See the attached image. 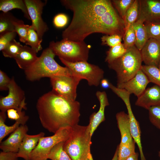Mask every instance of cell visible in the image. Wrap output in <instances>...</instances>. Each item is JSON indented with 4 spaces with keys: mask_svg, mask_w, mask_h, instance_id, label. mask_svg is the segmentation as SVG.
<instances>
[{
    "mask_svg": "<svg viewBox=\"0 0 160 160\" xmlns=\"http://www.w3.org/2000/svg\"><path fill=\"white\" fill-rule=\"evenodd\" d=\"M21 109H16L13 108L8 110L7 112L8 118L15 121L17 120L25 114V112L23 111Z\"/></svg>",
    "mask_w": 160,
    "mask_h": 160,
    "instance_id": "b9f144b4",
    "label": "cell"
},
{
    "mask_svg": "<svg viewBox=\"0 0 160 160\" xmlns=\"http://www.w3.org/2000/svg\"><path fill=\"white\" fill-rule=\"evenodd\" d=\"M44 135V133L43 132L35 135L26 134L17 153L18 157L22 158L25 160H29L31 153L37 145L39 139Z\"/></svg>",
    "mask_w": 160,
    "mask_h": 160,
    "instance_id": "d6986e66",
    "label": "cell"
},
{
    "mask_svg": "<svg viewBox=\"0 0 160 160\" xmlns=\"http://www.w3.org/2000/svg\"><path fill=\"white\" fill-rule=\"evenodd\" d=\"M123 39L124 41L123 44L126 49L135 45V36L132 25L126 30Z\"/></svg>",
    "mask_w": 160,
    "mask_h": 160,
    "instance_id": "8d00e7d4",
    "label": "cell"
},
{
    "mask_svg": "<svg viewBox=\"0 0 160 160\" xmlns=\"http://www.w3.org/2000/svg\"><path fill=\"white\" fill-rule=\"evenodd\" d=\"M159 156L160 158V150L159 152Z\"/></svg>",
    "mask_w": 160,
    "mask_h": 160,
    "instance_id": "7dc6e473",
    "label": "cell"
},
{
    "mask_svg": "<svg viewBox=\"0 0 160 160\" xmlns=\"http://www.w3.org/2000/svg\"><path fill=\"white\" fill-rule=\"evenodd\" d=\"M55 56L49 48L44 49L36 60L24 70L27 80L34 81L44 77L72 75L68 68L61 66L55 61Z\"/></svg>",
    "mask_w": 160,
    "mask_h": 160,
    "instance_id": "3957f363",
    "label": "cell"
},
{
    "mask_svg": "<svg viewBox=\"0 0 160 160\" xmlns=\"http://www.w3.org/2000/svg\"><path fill=\"white\" fill-rule=\"evenodd\" d=\"M8 90V93L7 96H1V111L6 112L8 110L12 108L26 110L25 92L17 84L13 77L11 78Z\"/></svg>",
    "mask_w": 160,
    "mask_h": 160,
    "instance_id": "30bf717a",
    "label": "cell"
},
{
    "mask_svg": "<svg viewBox=\"0 0 160 160\" xmlns=\"http://www.w3.org/2000/svg\"><path fill=\"white\" fill-rule=\"evenodd\" d=\"M72 130L71 127L62 128L52 136L41 137L31 153L29 160H47L52 149L57 144L67 140Z\"/></svg>",
    "mask_w": 160,
    "mask_h": 160,
    "instance_id": "52a82bcc",
    "label": "cell"
},
{
    "mask_svg": "<svg viewBox=\"0 0 160 160\" xmlns=\"http://www.w3.org/2000/svg\"><path fill=\"white\" fill-rule=\"evenodd\" d=\"M61 4L73 12L71 21L63 31V39L84 41L93 33L123 36L124 20L109 0H61Z\"/></svg>",
    "mask_w": 160,
    "mask_h": 160,
    "instance_id": "6da1fadb",
    "label": "cell"
},
{
    "mask_svg": "<svg viewBox=\"0 0 160 160\" xmlns=\"http://www.w3.org/2000/svg\"><path fill=\"white\" fill-rule=\"evenodd\" d=\"M118 148L117 147L115 152L111 160H118Z\"/></svg>",
    "mask_w": 160,
    "mask_h": 160,
    "instance_id": "bcb514c9",
    "label": "cell"
},
{
    "mask_svg": "<svg viewBox=\"0 0 160 160\" xmlns=\"http://www.w3.org/2000/svg\"><path fill=\"white\" fill-rule=\"evenodd\" d=\"M68 20V16L65 14L60 13L56 15L53 20L54 25L58 28L64 27L67 24Z\"/></svg>",
    "mask_w": 160,
    "mask_h": 160,
    "instance_id": "ab89813d",
    "label": "cell"
},
{
    "mask_svg": "<svg viewBox=\"0 0 160 160\" xmlns=\"http://www.w3.org/2000/svg\"><path fill=\"white\" fill-rule=\"evenodd\" d=\"M11 79H10L7 74L1 70H0V90H7L11 82Z\"/></svg>",
    "mask_w": 160,
    "mask_h": 160,
    "instance_id": "60d3db41",
    "label": "cell"
},
{
    "mask_svg": "<svg viewBox=\"0 0 160 160\" xmlns=\"http://www.w3.org/2000/svg\"><path fill=\"white\" fill-rule=\"evenodd\" d=\"M148 110L150 122L160 130V105L151 106Z\"/></svg>",
    "mask_w": 160,
    "mask_h": 160,
    "instance_id": "d590c367",
    "label": "cell"
},
{
    "mask_svg": "<svg viewBox=\"0 0 160 160\" xmlns=\"http://www.w3.org/2000/svg\"><path fill=\"white\" fill-rule=\"evenodd\" d=\"M61 62L68 68L73 75L86 80L90 86L97 87L103 79L104 71L98 65L87 62L72 63L59 58Z\"/></svg>",
    "mask_w": 160,
    "mask_h": 160,
    "instance_id": "ba28073f",
    "label": "cell"
},
{
    "mask_svg": "<svg viewBox=\"0 0 160 160\" xmlns=\"http://www.w3.org/2000/svg\"><path fill=\"white\" fill-rule=\"evenodd\" d=\"M141 69L146 75L150 82L160 86V69L158 67L143 65Z\"/></svg>",
    "mask_w": 160,
    "mask_h": 160,
    "instance_id": "83f0119b",
    "label": "cell"
},
{
    "mask_svg": "<svg viewBox=\"0 0 160 160\" xmlns=\"http://www.w3.org/2000/svg\"><path fill=\"white\" fill-rule=\"evenodd\" d=\"M91 136L88 125H76L63 148L71 160H93L90 152Z\"/></svg>",
    "mask_w": 160,
    "mask_h": 160,
    "instance_id": "277c9868",
    "label": "cell"
},
{
    "mask_svg": "<svg viewBox=\"0 0 160 160\" xmlns=\"http://www.w3.org/2000/svg\"><path fill=\"white\" fill-rule=\"evenodd\" d=\"M49 48L55 55L69 62H87L91 46L84 41H74L63 39L50 41Z\"/></svg>",
    "mask_w": 160,
    "mask_h": 160,
    "instance_id": "8992f818",
    "label": "cell"
},
{
    "mask_svg": "<svg viewBox=\"0 0 160 160\" xmlns=\"http://www.w3.org/2000/svg\"><path fill=\"white\" fill-rule=\"evenodd\" d=\"M28 130L26 125H20L7 139L0 143V149L4 152L17 153L22 140Z\"/></svg>",
    "mask_w": 160,
    "mask_h": 160,
    "instance_id": "2e32d148",
    "label": "cell"
},
{
    "mask_svg": "<svg viewBox=\"0 0 160 160\" xmlns=\"http://www.w3.org/2000/svg\"><path fill=\"white\" fill-rule=\"evenodd\" d=\"M144 20L138 18L132 24L135 36V45L140 51L149 39Z\"/></svg>",
    "mask_w": 160,
    "mask_h": 160,
    "instance_id": "603a6c76",
    "label": "cell"
},
{
    "mask_svg": "<svg viewBox=\"0 0 160 160\" xmlns=\"http://www.w3.org/2000/svg\"><path fill=\"white\" fill-rule=\"evenodd\" d=\"M110 82L108 80L105 79H103L100 81V84L101 87L103 89H107L109 88Z\"/></svg>",
    "mask_w": 160,
    "mask_h": 160,
    "instance_id": "ee69618b",
    "label": "cell"
},
{
    "mask_svg": "<svg viewBox=\"0 0 160 160\" xmlns=\"http://www.w3.org/2000/svg\"><path fill=\"white\" fill-rule=\"evenodd\" d=\"M149 83L148 77L140 69L132 78L126 82L117 83L116 87L126 90L130 94H134L137 97L144 91Z\"/></svg>",
    "mask_w": 160,
    "mask_h": 160,
    "instance_id": "4fadbf2b",
    "label": "cell"
},
{
    "mask_svg": "<svg viewBox=\"0 0 160 160\" xmlns=\"http://www.w3.org/2000/svg\"><path fill=\"white\" fill-rule=\"evenodd\" d=\"M140 52L145 65L158 67L160 63L159 42L153 39H149Z\"/></svg>",
    "mask_w": 160,
    "mask_h": 160,
    "instance_id": "5bb4252c",
    "label": "cell"
},
{
    "mask_svg": "<svg viewBox=\"0 0 160 160\" xmlns=\"http://www.w3.org/2000/svg\"><path fill=\"white\" fill-rule=\"evenodd\" d=\"M148 39H154L160 42V21L144 23Z\"/></svg>",
    "mask_w": 160,
    "mask_h": 160,
    "instance_id": "d6a6232c",
    "label": "cell"
},
{
    "mask_svg": "<svg viewBox=\"0 0 160 160\" xmlns=\"http://www.w3.org/2000/svg\"><path fill=\"white\" fill-rule=\"evenodd\" d=\"M116 95L122 100L127 107L131 135L139 148L141 160H146L143 152L140 124L134 116L131 108L129 99L130 94L125 90L119 89L116 91Z\"/></svg>",
    "mask_w": 160,
    "mask_h": 160,
    "instance_id": "7c38bea8",
    "label": "cell"
},
{
    "mask_svg": "<svg viewBox=\"0 0 160 160\" xmlns=\"http://www.w3.org/2000/svg\"><path fill=\"white\" fill-rule=\"evenodd\" d=\"M127 50L123 44L121 43L110 47L106 52L105 62L108 64L111 63L121 56L126 52Z\"/></svg>",
    "mask_w": 160,
    "mask_h": 160,
    "instance_id": "f546056e",
    "label": "cell"
},
{
    "mask_svg": "<svg viewBox=\"0 0 160 160\" xmlns=\"http://www.w3.org/2000/svg\"><path fill=\"white\" fill-rule=\"evenodd\" d=\"M6 119V112L1 111L0 112V143L3 139L9 134L12 132L20 125L25 124L28 121L29 117L25 115H23L20 119L16 121L12 125L9 126L5 124Z\"/></svg>",
    "mask_w": 160,
    "mask_h": 160,
    "instance_id": "7402d4cb",
    "label": "cell"
},
{
    "mask_svg": "<svg viewBox=\"0 0 160 160\" xmlns=\"http://www.w3.org/2000/svg\"><path fill=\"white\" fill-rule=\"evenodd\" d=\"M122 38V36L118 34L104 35L101 38V44L112 47L121 43Z\"/></svg>",
    "mask_w": 160,
    "mask_h": 160,
    "instance_id": "74e56055",
    "label": "cell"
},
{
    "mask_svg": "<svg viewBox=\"0 0 160 160\" xmlns=\"http://www.w3.org/2000/svg\"><path fill=\"white\" fill-rule=\"evenodd\" d=\"M158 68L159 69H160V63H159V66H158Z\"/></svg>",
    "mask_w": 160,
    "mask_h": 160,
    "instance_id": "c3c4849f",
    "label": "cell"
},
{
    "mask_svg": "<svg viewBox=\"0 0 160 160\" xmlns=\"http://www.w3.org/2000/svg\"><path fill=\"white\" fill-rule=\"evenodd\" d=\"M135 0H113V6L118 12L119 15L124 20L126 12Z\"/></svg>",
    "mask_w": 160,
    "mask_h": 160,
    "instance_id": "836d02e7",
    "label": "cell"
},
{
    "mask_svg": "<svg viewBox=\"0 0 160 160\" xmlns=\"http://www.w3.org/2000/svg\"><path fill=\"white\" fill-rule=\"evenodd\" d=\"M139 14V0H135L127 10L125 16L124 21L126 31L137 20Z\"/></svg>",
    "mask_w": 160,
    "mask_h": 160,
    "instance_id": "484cf974",
    "label": "cell"
},
{
    "mask_svg": "<svg viewBox=\"0 0 160 160\" xmlns=\"http://www.w3.org/2000/svg\"><path fill=\"white\" fill-rule=\"evenodd\" d=\"M17 19L9 12L1 13L0 14V34L8 31H15L14 23Z\"/></svg>",
    "mask_w": 160,
    "mask_h": 160,
    "instance_id": "d4e9b609",
    "label": "cell"
},
{
    "mask_svg": "<svg viewBox=\"0 0 160 160\" xmlns=\"http://www.w3.org/2000/svg\"><path fill=\"white\" fill-rule=\"evenodd\" d=\"M136 101V105L146 109L151 106L160 105V86L155 85L146 88Z\"/></svg>",
    "mask_w": 160,
    "mask_h": 160,
    "instance_id": "ac0fdd59",
    "label": "cell"
},
{
    "mask_svg": "<svg viewBox=\"0 0 160 160\" xmlns=\"http://www.w3.org/2000/svg\"><path fill=\"white\" fill-rule=\"evenodd\" d=\"M64 142H60L53 147L48 155V159L51 160H71L63 149Z\"/></svg>",
    "mask_w": 160,
    "mask_h": 160,
    "instance_id": "f1b7e54d",
    "label": "cell"
},
{
    "mask_svg": "<svg viewBox=\"0 0 160 160\" xmlns=\"http://www.w3.org/2000/svg\"><path fill=\"white\" fill-rule=\"evenodd\" d=\"M29 15L32 21L31 25L37 33L39 38L42 40V37L48 30L46 23L42 17L44 7L46 4L40 0H24Z\"/></svg>",
    "mask_w": 160,
    "mask_h": 160,
    "instance_id": "8fae6325",
    "label": "cell"
},
{
    "mask_svg": "<svg viewBox=\"0 0 160 160\" xmlns=\"http://www.w3.org/2000/svg\"><path fill=\"white\" fill-rule=\"evenodd\" d=\"M138 18L145 22L160 21V0H139Z\"/></svg>",
    "mask_w": 160,
    "mask_h": 160,
    "instance_id": "9a60e30c",
    "label": "cell"
},
{
    "mask_svg": "<svg viewBox=\"0 0 160 160\" xmlns=\"http://www.w3.org/2000/svg\"><path fill=\"white\" fill-rule=\"evenodd\" d=\"M17 153L2 151L0 153V160H18Z\"/></svg>",
    "mask_w": 160,
    "mask_h": 160,
    "instance_id": "7bdbcfd3",
    "label": "cell"
},
{
    "mask_svg": "<svg viewBox=\"0 0 160 160\" xmlns=\"http://www.w3.org/2000/svg\"><path fill=\"white\" fill-rule=\"evenodd\" d=\"M139 154L136 152L135 154L128 157L126 160H138Z\"/></svg>",
    "mask_w": 160,
    "mask_h": 160,
    "instance_id": "f6af8a7d",
    "label": "cell"
},
{
    "mask_svg": "<svg viewBox=\"0 0 160 160\" xmlns=\"http://www.w3.org/2000/svg\"><path fill=\"white\" fill-rule=\"evenodd\" d=\"M17 33L15 31H8L0 34V50H3L15 39Z\"/></svg>",
    "mask_w": 160,
    "mask_h": 160,
    "instance_id": "f35d334b",
    "label": "cell"
},
{
    "mask_svg": "<svg viewBox=\"0 0 160 160\" xmlns=\"http://www.w3.org/2000/svg\"><path fill=\"white\" fill-rule=\"evenodd\" d=\"M37 53L31 47L24 45L14 59L19 68L24 70L36 60Z\"/></svg>",
    "mask_w": 160,
    "mask_h": 160,
    "instance_id": "44dd1931",
    "label": "cell"
},
{
    "mask_svg": "<svg viewBox=\"0 0 160 160\" xmlns=\"http://www.w3.org/2000/svg\"><path fill=\"white\" fill-rule=\"evenodd\" d=\"M20 9L24 17L28 20H31L24 0H0V10L3 12H7L14 9Z\"/></svg>",
    "mask_w": 160,
    "mask_h": 160,
    "instance_id": "cb8c5ba5",
    "label": "cell"
},
{
    "mask_svg": "<svg viewBox=\"0 0 160 160\" xmlns=\"http://www.w3.org/2000/svg\"><path fill=\"white\" fill-rule=\"evenodd\" d=\"M36 108L42 127L55 133L62 128H73L78 124L80 104L55 93L52 90L38 99Z\"/></svg>",
    "mask_w": 160,
    "mask_h": 160,
    "instance_id": "7a4b0ae2",
    "label": "cell"
},
{
    "mask_svg": "<svg viewBox=\"0 0 160 160\" xmlns=\"http://www.w3.org/2000/svg\"><path fill=\"white\" fill-rule=\"evenodd\" d=\"M143 60L141 52L134 45L127 49L121 56L108 64L109 68L116 72L117 83L126 82L141 69Z\"/></svg>",
    "mask_w": 160,
    "mask_h": 160,
    "instance_id": "5b68a950",
    "label": "cell"
},
{
    "mask_svg": "<svg viewBox=\"0 0 160 160\" xmlns=\"http://www.w3.org/2000/svg\"><path fill=\"white\" fill-rule=\"evenodd\" d=\"M96 95L100 103V108L98 111L93 113L89 117L88 125L92 136L100 124L105 120V108L109 105L107 95L105 91H97Z\"/></svg>",
    "mask_w": 160,
    "mask_h": 160,
    "instance_id": "e0dca14e",
    "label": "cell"
},
{
    "mask_svg": "<svg viewBox=\"0 0 160 160\" xmlns=\"http://www.w3.org/2000/svg\"><path fill=\"white\" fill-rule=\"evenodd\" d=\"M135 143L134 141L132 142L119 145L118 148V160H126L128 157L135 154Z\"/></svg>",
    "mask_w": 160,
    "mask_h": 160,
    "instance_id": "4dcf8cb0",
    "label": "cell"
},
{
    "mask_svg": "<svg viewBox=\"0 0 160 160\" xmlns=\"http://www.w3.org/2000/svg\"><path fill=\"white\" fill-rule=\"evenodd\" d=\"M118 128L121 136V145L133 142L134 140L131 135L129 124V118L127 114L122 111L116 115Z\"/></svg>",
    "mask_w": 160,
    "mask_h": 160,
    "instance_id": "ffe728a7",
    "label": "cell"
},
{
    "mask_svg": "<svg viewBox=\"0 0 160 160\" xmlns=\"http://www.w3.org/2000/svg\"><path fill=\"white\" fill-rule=\"evenodd\" d=\"M42 41V40L39 38L33 27L31 25H30L25 43L26 45H29L31 48L37 53L42 49L41 44Z\"/></svg>",
    "mask_w": 160,
    "mask_h": 160,
    "instance_id": "4316f807",
    "label": "cell"
},
{
    "mask_svg": "<svg viewBox=\"0 0 160 160\" xmlns=\"http://www.w3.org/2000/svg\"><path fill=\"white\" fill-rule=\"evenodd\" d=\"M52 91L67 99L76 100V89L81 79L76 76L59 75L50 78Z\"/></svg>",
    "mask_w": 160,
    "mask_h": 160,
    "instance_id": "9c48e42d",
    "label": "cell"
},
{
    "mask_svg": "<svg viewBox=\"0 0 160 160\" xmlns=\"http://www.w3.org/2000/svg\"><path fill=\"white\" fill-rule=\"evenodd\" d=\"M23 46L20 42L14 39L1 51L4 57L14 59Z\"/></svg>",
    "mask_w": 160,
    "mask_h": 160,
    "instance_id": "1f68e13d",
    "label": "cell"
},
{
    "mask_svg": "<svg viewBox=\"0 0 160 160\" xmlns=\"http://www.w3.org/2000/svg\"><path fill=\"white\" fill-rule=\"evenodd\" d=\"M14 24L15 31L19 36L20 41L25 43L30 25L25 24L23 20L17 19L15 21Z\"/></svg>",
    "mask_w": 160,
    "mask_h": 160,
    "instance_id": "e575fe53",
    "label": "cell"
}]
</instances>
